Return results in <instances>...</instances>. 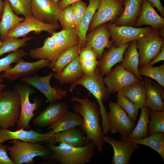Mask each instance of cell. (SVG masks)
<instances>
[{"label": "cell", "mask_w": 164, "mask_h": 164, "mask_svg": "<svg viewBox=\"0 0 164 164\" xmlns=\"http://www.w3.org/2000/svg\"><path fill=\"white\" fill-rule=\"evenodd\" d=\"M58 21L62 29H76L75 17L71 5L60 10Z\"/></svg>", "instance_id": "cell-40"}, {"label": "cell", "mask_w": 164, "mask_h": 164, "mask_svg": "<svg viewBox=\"0 0 164 164\" xmlns=\"http://www.w3.org/2000/svg\"><path fill=\"white\" fill-rule=\"evenodd\" d=\"M140 80L120 65H117L106 75L104 80L111 93L118 92Z\"/></svg>", "instance_id": "cell-13"}, {"label": "cell", "mask_w": 164, "mask_h": 164, "mask_svg": "<svg viewBox=\"0 0 164 164\" xmlns=\"http://www.w3.org/2000/svg\"><path fill=\"white\" fill-rule=\"evenodd\" d=\"M83 123V119L79 114L67 111L56 122L49 127L54 133L76 128Z\"/></svg>", "instance_id": "cell-30"}, {"label": "cell", "mask_w": 164, "mask_h": 164, "mask_svg": "<svg viewBox=\"0 0 164 164\" xmlns=\"http://www.w3.org/2000/svg\"><path fill=\"white\" fill-rule=\"evenodd\" d=\"M149 116L148 135L156 132H164V111L150 110Z\"/></svg>", "instance_id": "cell-38"}, {"label": "cell", "mask_w": 164, "mask_h": 164, "mask_svg": "<svg viewBox=\"0 0 164 164\" xmlns=\"http://www.w3.org/2000/svg\"><path fill=\"white\" fill-rule=\"evenodd\" d=\"M116 97L118 104L126 112L130 119L134 122L135 121L139 107L124 96L117 94Z\"/></svg>", "instance_id": "cell-41"}, {"label": "cell", "mask_w": 164, "mask_h": 164, "mask_svg": "<svg viewBox=\"0 0 164 164\" xmlns=\"http://www.w3.org/2000/svg\"><path fill=\"white\" fill-rule=\"evenodd\" d=\"M70 101L79 103L75 104L73 109L82 118L83 123L79 127L86 135V144L92 142L98 152H102L104 144L103 135L102 132V128L100 125V114L98 104L88 98L77 97H73Z\"/></svg>", "instance_id": "cell-1"}, {"label": "cell", "mask_w": 164, "mask_h": 164, "mask_svg": "<svg viewBox=\"0 0 164 164\" xmlns=\"http://www.w3.org/2000/svg\"><path fill=\"white\" fill-rule=\"evenodd\" d=\"M80 0H61L57 3L60 10H62L68 6Z\"/></svg>", "instance_id": "cell-48"}, {"label": "cell", "mask_w": 164, "mask_h": 164, "mask_svg": "<svg viewBox=\"0 0 164 164\" xmlns=\"http://www.w3.org/2000/svg\"><path fill=\"white\" fill-rule=\"evenodd\" d=\"M152 5L155 7L159 11L162 17L164 16V8L162 5L160 0H147Z\"/></svg>", "instance_id": "cell-46"}, {"label": "cell", "mask_w": 164, "mask_h": 164, "mask_svg": "<svg viewBox=\"0 0 164 164\" xmlns=\"http://www.w3.org/2000/svg\"><path fill=\"white\" fill-rule=\"evenodd\" d=\"M5 142L2 139H0V143H3Z\"/></svg>", "instance_id": "cell-53"}, {"label": "cell", "mask_w": 164, "mask_h": 164, "mask_svg": "<svg viewBox=\"0 0 164 164\" xmlns=\"http://www.w3.org/2000/svg\"><path fill=\"white\" fill-rule=\"evenodd\" d=\"M78 85L85 88L96 99L99 107V113L102 118V133L103 135H107L109 132L110 128L107 112L103 101H107L111 93L105 84L103 76L96 68L92 74H84L82 77L72 84L69 88V91L72 92Z\"/></svg>", "instance_id": "cell-2"}, {"label": "cell", "mask_w": 164, "mask_h": 164, "mask_svg": "<svg viewBox=\"0 0 164 164\" xmlns=\"http://www.w3.org/2000/svg\"><path fill=\"white\" fill-rule=\"evenodd\" d=\"M0 143V164H15L7 153V145Z\"/></svg>", "instance_id": "cell-45"}, {"label": "cell", "mask_w": 164, "mask_h": 164, "mask_svg": "<svg viewBox=\"0 0 164 164\" xmlns=\"http://www.w3.org/2000/svg\"><path fill=\"white\" fill-rule=\"evenodd\" d=\"M104 142L111 144L114 154L112 164H129L134 152L139 147V144L130 141H119L108 136H103Z\"/></svg>", "instance_id": "cell-17"}, {"label": "cell", "mask_w": 164, "mask_h": 164, "mask_svg": "<svg viewBox=\"0 0 164 164\" xmlns=\"http://www.w3.org/2000/svg\"><path fill=\"white\" fill-rule=\"evenodd\" d=\"M53 2H54L56 4L58 3V2H59L60 1H61V0H51Z\"/></svg>", "instance_id": "cell-51"}, {"label": "cell", "mask_w": 164, "mask_h": 164, "mask_svg": "<svg viewBox=\"0 0 164 164\" xmlns=\"http://www.w3.org/2000/svg\"><path fill=\"white\" fill-rule=\"evenodd\" d=\"M3 78L0 76V92L2 91L6 86V84L3 83Z\"/></svg>", "instance_id": "cell-50"}, {"label": "cell", "mask_w": 164, "mask_h": 164, "mask_svg": "<svg viewBox=\"0 0 164 164\" xmlns=\"http://www.w3.org/2000/svg\"><path fill=\"white\" fill-rule=\"evenodd\" d=\"M35 38L30 36L22 39L14 37H7L2 41V44L0 46V56L6 53L17 50L21 47L27 46L28 44L26 42Z\"/></svg>", "instance_id": "cell-37"}, {"label": "cell", "mask_w": 164, "mask_h": 164, "mask_svg": "<svg viewBox=\"0 0 164 164\" xmlns=\"http://www.w3.org/2000/svg\"><path fill=\"white\" fill-rule=\"evenodd\" d=\"M136 47L139 56V67L146 65L160 53L164 45L163 38L156 29L136 40Z\"/></svg>", "instance_id": "cell-7"}, {"label": "cell", "mask_w": 164, "mask_h": 164, "mask_svg": "<svg viewBox=\"0 0 164 164\" xmlns=\"http://www.w3.org/2000/svg\"><path fill=\"white\" fill-rule=\"evenodd\" d=\"M14 13L17 15H22L25 18L33 17L32 12L31 0H8Z\"/></svg>", "instance_id": "cell-42"}, {"label": "cell", "mask_w": 164, "mask_h": 164, "mask_svg": "<svg viewBox=\"0 0 164 164\" xmlns=\"http://www.w3.org/2000/svg\"><path fill=\"white\" fill-rule=\"evenodd\" d=\"M68 110V105L63 101L50 103L35 117L32 124L36 127L49 126L57 121Z\"/></svg>", "instance_id": "cell-19"}, {"label": "cell", "mask_w": 164, "mask_h": 164, "mask_svg": "<svg viewBox=\"0 0 164 164\" xmlns=\"http://www.w3.org/2000/svg\"><path fill=\"white\" fill-rule=\"evenodd\" d=\"M121 140L130 141L149 147L158 152L164 161V132L155 133L146 137L137 139L121 137Z\"/></svg>", "instance_id": "cell-33"}, {"label": "cell", "mask_w": 164, "mask_h": 164, "mask_svg": "<svg viewBox=\"0 0 164 164\" xmlns=\"http://www.w3.org/2000/svg\"><path fill=\"white\" fill-rule=\"evenodd\" d=\"M54 132L51 130L42 133L35 130H28L23 128L11 131L7 128H0V139L5 141L17 139L32 143L54 144Z\"/></svg>", "instance_id": "cell-12"}, {"label": "cell", "mask_w": 164, "mask_h": 164, "mask_svg": "<svg viewBox=\"0 0 164 164\" xmlns=\"http://www.w3.org/2000/svg\"><path fill=\"white\" fill-rule=\"evenodd\" d=\"M52 35L55 38L60 56L64 52L79 43V37L76 29H62Z\"/></svg>", "instance_id": "cell-26"}, {"label": "cell", "mask_w": 164, "mask_h": 164, "mask_svg": "<svg viewBox=\"0 0 164 164\" xmlns=\"http://www.w3.org/2000/svg\"><path fill=\"white\" fill-rule=\"evenodd\" d=\"M164 60V45L163 46L159 54L148 64L150 66H152L157 62Z\"/></svg>", "instance_id": "cell-47"}, {"label": "cell", "mask_w": 164, "mask_h": 164, "mask_svg": "<svg viewBox=\"0 0 164 164\" xmlns=\"http://www.w3.org/2000/svg\"><path fill=\"white\" fill-rule=\"evenodd\" d=\"M81 49L78 44L68 49L60 55L50 68L55 73H60L72 60L79 55Z\"/></svg>", "instance_id": "cell-36"}, {"label": "cell", "mask_w": 164, "mask_h": 164, "mask_svg": "<svg viewBox=\"0 0 164 164\" xmlns=\"http://www.w3.org/2000/svg\"><path fill=\"white\" fill-rule=\"evenodd\" d=\"M33 16L39 21L47 24L58 23L60 11L57 4L51 0H31Z\"/></svg>", "instance_id": "cell-16"}, {"label": "cell", "mask_w": 164, "mask_h": 164, "mask_svg": "<svg viewBox=\"0 0 164 164\" xmlns=\"http://www.w3.org/2000/svg\"><path fill=\"white\" fill-rule=\"evenodd\" d=\"M20 100L14 90L0 92V128L14 127L19 119Z\"/></svg>", "instance_id": "cell-5"}, {"label": "cell", "mask_w": 164, "mask_h": 164, "mask_svg": "<svg viewBox=\"0 0 164 164\" xmlns=\"http://www.w3.org/2000/svg\"><path fill=\"white\" fill-rule=\"evenodd\" d=\"M50 151V161L61 164H84L89 163L94 154L95 146L91 142L81 147H74L64 143L58 146L52 143L46 145Z\"/></svg>", "instance_id": "cell-3"}, {"label": "cell", "mask_w": 164, "mask_h": 164, "mask_svg": "<svg viewBox=\"0 0 164 164\" xmlns=\"http://www.w3.org/2000/svg\"><path fill=\"white\" fill-rule=\"evenodd\" d=\"M14 90L19 94L20 100V115L17 123V128L18 129L28 130L30 127V121L35 115L34 112L39 107L41 101L36 99L33 102H31L29 96L34 93L35 90L28 85L16 84L14 86Z\"/></svg>", "instance_id": "cell-6"}, {"label": "cell", "mask_w": 164, "mask_h": 164, "mask_svg": "<svg viewBox=\"0 0 164 164\" xmlns=\"http://www.w3.org/2000/svg\"><path fill=\"white\" fill-rule=\"evenodd\" d=\"M110 35L106 23L101 25L91 31L86 36V44L90 46L95 53L97 58L102 57L104 49L111 47L109 40Z\"/></svg>", "instance_id": "cell-18"}, {"label": "cell", "mask_w": 164, "mask_h": 164, "mask_svg": "<svg viewBox=\"0 0 164 164\" xmlns=\"http://www.w3.org/2000/svg\"><path fill=\"white\" fill-rule=\"evenodd\" d=\"M29 54L22 49L10 52L5 57L0 59V75L2 71H5L11 68V64L17 63L22 57Z\"/></svg>", "instance_id": "cell-43"}, {"label": "cell", "mask_w": 164, "mask_h": 164, "mask_svg": "<svg viewBox=\"0 0 164 164\" xmlns=\"http://www.w3.org/2000/svg\"></svg>", "instance_id": "cell-54"}, {"label": "cell", "mask_w": 164, "mask_h": 164, "mask_svg": "<svg viewBox=\"0 0 164 164\" xmlns=\"http://www.w3.org/2000/svg\"><path fill=\"white\" fill-rule=\"evenodd\" d=\"M11 145L7 146L9 157L15 164H31L37 156L44 159L49 158L51 152L40 143H32L12 139Z\"/></svg>", "instance_id": "cell-4"}, {"label": "cell", "mask_w": 164, "mask_h": 164, "mask_svg": "<svg viewBox=\"0 0 164 164\" xmlns=\"http://www.w3.org/2000/svg\"><path fill=\"white\" fill-rule=\"evenodd\" d=\"M111 37L112 42L116 47H118L145 36L154 29L152 27L134 28L125 26H118L106 23Z\"/></svg>", "instance_id": "cell-9"}, {"label": "cell", "mask_w": 164, "mask_h": 164, "mask_svg": "<svg viewBox=\"0 0 164 164\" xmlns=\"http://www.w3.org/2000/svg\"><path fill=\"white\" fill-rule=\"evenodd\" d=\"M84 74L80 66L78 55L67 65L60 73H54L53 77L62 84H72Z\"/></svg>", "instance_id": "cell-24"}, {"label": "cell", "mask_w": 164, "mask_h": 164, "mask_svg": "<svg viewBox=\"0 0 164 164\" xmlns=\"http://www.w3.org/2000/svg\"><path fill=\"white\" fill-rule=\"evenodd\" d=\"M118 94L126 97L140 108L145 105L146 97L143 80L126 87Z\"/></svg>", "instance_id": "cell-32"}, {"label": "cell", "mask_w": 164, "mask_h": 164, "mask_svg": "<svg viewBox=\"0 0 164 164\" xmlns=\"http://www.w3.org/2000/svg\"><path fill=\"white\" fill-rule=\"evenodd\" d=\"M136 43V40L130 42L124 53L123 58L120 65L140 80H142L143 78L138 71L139 59Z\"/></svg>", "instance_id": "cell-27"}, {"label": "cell", "mask_w": 164, "mask_h": 164, "mask_svg": "<svg viewBox=\"0 0 164 164\" xmlns=\"http://www.w3.org/2000/svg\"><path fill=\"white\" fill-rule=\"evenodd\" d=\"M89 4L77 30L79 37L78 46L82 48L86 45L87 33L94 15L97 10L100 0H89Z\"/></svg>", "instance_id": "cell-29"}, {"label": "cell", "mask_w": 164, "mask_h": 164, "mask_svg": "<svg viewBox=\"0 0 164 164\" xmlns=\"http://www.w3.org/2000/svg\"><path fill=\"white\" fill-rule=\"evenodd\" d=\"M4 8L0 22V37L2 41L7 38L9 31L25 18L16 15L12 10L8 0H4Z\"/></svg>", "instance_id": "cell-28"}, {"label": "cell", "mask_w": 164, "mask_h": 164, "mask_svg": "<svg viewBox=\"0 0 164 164\" xmlns=\"http://www.w3.org/2000/svg\"><path fill=\"white\" fill-rule=\"evenodd\" d=\"M60 24H47L42 22L33 17L26 18L24 20L18 23L8 32L7 37H14L19 38L25 36L31 32L36 34L42 31L47 32L52 35L60 29Z\"/></svg>", "instance_id": "cell-11"}, {"label": "cell", "mask_w": 164, "mask_h": 164, "mask_svg": "<svg viewBox=\"0 0 164 164\" xmlns=\"http://www.w3.org/2000/svg\"><path fill=\"white\" fill-rule=\"evenodd\" d=\"M142 0H126L125 8L121 16L116 20L117 26H123L133 23L139 16Z\"/></svg>", "instance_id": "cell-31"}, {"label": "cell", "mask_w": 164, "mask_h": 164, "mask_svg": "<svg viewBox=\"0 0 164 164\" xmlns=\"http://www.w3.org/2000/svg\"><path fill=\"white\" fill-rule=\"evenodd\" d=\"M140 74L151 78L164 87V63L157 67L148 64L138 68Z\"/></svg>", "instance_id": "cell-39"}, {"label": "cell", "mask_w": 164, "mask_h": 164, "mask_svg": "<svg viewBox=\"0 0 164 164\" xmlns=\"http://www.w3.org/2000/svg\"><path fill=\"white\" fill-rule=\"evenodd\" d=\"M54 136V144L63 143L78 147H82L86 144V137L84 132L76 128L55 133Z\"/></svg>", "instance_id": "cell-25"}, {"label": "cell", "mask_w": 164, "mask_h": 164, "mask_svg": "<svg viewBox=\"0 0 164 164\" xmlns=\"http://www.w3.org/2000/svg\"><path fill=\"white\" fill-rule=\"evenodd\" d=\"M71 5L75 15L76 29L77 31L82 19L86 12L87 5L82 0L74 2Z\"/></svg>", "instance_id": "cell-44"}, {"label": "cell", "mask_w": 164, "mask_h": 164, "mask_svg": "<svg viewBox=\"0 0 164 164\" xmlns=\"http://www.w3.org/2000/svg\"><path fill=\"white\" fill-rule=\"evenodd\" d=\"M29 54L33 59L49 60L50 64L48 67L50 68L60 56L55 36L52 35L47 37L42 46L30 50Z\"/></svg>", "instance_id": "cell-22"}, {"label": "cell", "mask_w": 164, "mask_h": 164, "mask_svg": "<svg viewBox=\"0 0 164 164\" xmlns=\"http://www.w3.org/2000/svg\"><path fill=\"white\" fill-rule=\"evenodd\" d=\"M122 4V0H100L88 30L91 31L101 25L115 20L120 12Z\"/></svg>", "instance_id": "cell-14"}, {"label": "cell", "mask_w": 164, "mask_h": 164, "mask_svg": "<svg viewBox=\"0 0 164 164\" xmlns=\"http://www.w3.org/2000/svg\"><path fill=\"white\" fill-rule=\"evenodd\" d=\"M4 8V1L0 0V19L2 18Z\"/></svg>", "instance_id": "cell-49"}, {"label": "cell", "mask_w": 164, "mask_h": 164, "mask_svg": "<svg viewBox=\"0 0 164 164\" xmlns=\"http://www.w3.org/2000/svg\"><path fill=\"white\" fill-rule=\"evenodd\" d=\"M50 61L47 59H40L33 62H28L21 58L15 66L4 73L0 76L11 80H15L21 78L36 75L41 69L49 67Z\"/></svg>", "instance_id": "cell-15"}, {"label": "cell", "mask_w": 164, "mask_h": 164, "mask_svg": "<svg viewBox=\"0 0 164 164\" xmlns=\"http://www.w3.org/2000/svg\"><path fill=\"white\" fill-rule=\"evenodd\" d=\"M54 73H50L48 75L41 77L37 75L20 78L21 81L33 86L41 92L52 103L60 101L65 97L67 92L57 86L53 87L50 85V80Z\"/></svg>", "instance_id": "cell-10"}, {"label": "cell", "mask_w": 164, "mask_h": 164, "mask_svg": "<svg viewBox=\"0 0 164 164\" xmlns=\"http://www.w3.org/2000/svg\"><path fill=\"white\" fill-rule=\"evenodd\" d=\"M2 44V41L0 39V46Z\"/></svg>", "instance_id": "cell-52"}, {"label": "cell", "mask_w": 164, "mask_h": 164, "mask_svg": "<svg viewBox=\"0 0 164 164\" xmlns=\"http://www.w3.org/2000/svg\"><path fill=\"white\" fill-rule=\"evenodd\" d=\"M79 61L84 74L90 75L95 70L99 60L91 47L86 44L82 48L79 55Z\"/></svg>", "instance_id": "cell-34"}, {"label": "cell", "mask_w": 164, "mask_h": 164, "mask_svg": "<svg viewBox=\"0 0 164 164\" xmlns=\"http://www.w3.org/2000/svg\"><path fill=\"white\" fill-rule=\"evenodd\" d=\"M130 42L118 47L114 44L105 53L96 67L102 75L107 74L114 66L122 60L124 53Z\"/></svg>", "instance_id": "cell-21"}, {"label": "cell", "mask_w": 164, "mask_h": 164, "mask_svg": "<svg viewBox=\"0 0 164 164\" xmlns=\"http://www.w3.org/2000/svg\"><path fill=\"white\" fill-rule=\"evenodd\" d=\"M108 107L110 111L107 114L109 132L113 134L118 132L121 137H128L135 127L134 122L117 103L110 101Z\"/></svg>", "instance_id": "cell-8"}, {"label": "cell", "mask_w": 164, "mask_h": 164, "mask_svg": "<svg viewBox=\"0 0 164 164\" xmlns=\"http://www.w3.org/2000/svg\"><path fill=\"white\" fill-rule=\"evenodd\" d=\"M141 5L137 26L149 25L155 29L164 28V19L156 12L151 4L147 0H142Z\"/></svg>", "instance_id": "cell-23"}, {"label": "cell", "mask_w": 164, "mask_h": 164, "mask_svg": "<svg viewBox=\"0 0 164 164\" xmlns=\"http://www.w3.org/2000/svg\"><path fill=\"white\" fill-rule=\"evenodd\" d=\"M140 117L137 125L127 137L133 139H140L148 136V125L149 121L150 108L144 105L141 108Z\"/></svg>", "instance_id": "cell-35"}, {"label": "cell", "mask_w": 164, "mask_h": 164, "mask_svg": "<svg viewBox=\"0 0 164 164\" xmlns=\"http://www.w3.org/2000/svg\"><path fill=\"white\" fill-rule=\"evenodd\" d=\"M146 97L145 105L152 110L164 111V87L145 77L143 78Z\"/></svg>", "instance_id": "cell-20"}]
</instances>
